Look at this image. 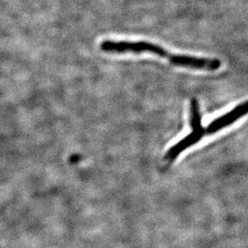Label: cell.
Listing matches in <instances>:
<instances>
[{
	"instance_id": "277c9868",
	"label": "cell",
	"mask_w": 248,
	"mask_h": 248,
	"mask_svg": "<svg viewBox=\"0 0 248 248\" xmlns=\"http://www.w3.org/2000/svg\"><path fill=\"white\" fill-rule=\"evenodd\" d=\"M190 127L192 130L202 129V113H201V108L200 103L197 99H192L190 103Z\"/></svg>"
},
{
	"instance_id": "6da1fadb",
	"label": "cell",
	"mask_w": 248,
	"mask_h": 248,
	"mask_svg": "<svg viewBox=\"0 0 248 248\" xmlns=\"http://www.w3.org/2000/svg\"><path fill=\"white\" fill-rule=\"evenodd\" d=\"M100 49L105 53H150L160 57L167 58L173 64L182 67H187L198 70L215 71L220 68L221 61L216 58L196 57L185 54H172L159 45L149 42H128V41H103Z\"/></svg>"
},
{
	"instance_id": "3957f363",
	"label": "cell",
	"mask_w": 248,
	"mask_h": 248,
	"mask_svg": "<svg viewBox=\"0 0 248 248\" xmlns=\"http://www.w3.org/2000/svg\"><path fill=\"white\" fill-rule=\"evenodd\" d=\"M205 135V129H197V130H192V132L184 137L182 140L177 142L175 145L170 147L166 155H165V160L169 163H172L173 161L177 159V156L183 153L184 151L188 149L189 147L195 145L196 143L200 142L202 137Z\"/></svg>"
},
{
	"instance_id": "7a4b0ae2",
	"label": "cell",
	"mask_w": 248,
	"mask_h": 248,
	"mask_svg": "<svg viewBox=\"0 0 248 248\" xmlns=\"http://www.w3.org/2000/svg\"><path fill=\"white\" fill-rule=\"evenodd\" d=\"M248 112V101H245L232 108L229 112L215 119L205 130V134L211 135L218 133L222 129L234 124L240 118L244 117Z\"/></svg>"
}]
</instances>
